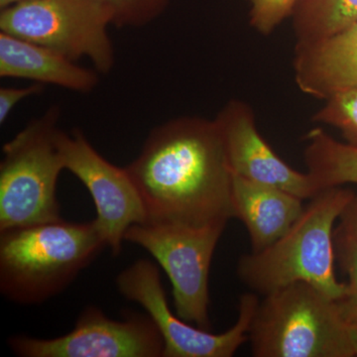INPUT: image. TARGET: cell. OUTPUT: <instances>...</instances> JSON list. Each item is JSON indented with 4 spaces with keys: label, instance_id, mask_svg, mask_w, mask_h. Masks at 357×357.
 <instances>
[{
    "label": "cell",
    "instance_id": "9a60e30c",
    "mask_svg": "<svg viewBox=\"0 0 357 357\" xmlns=\"http://www.w3.org/2000/svg\"><path fill=\"white\" fill-rule=\"evenodd\" d=\"M305 140V164L319 192L357 185V146L340 142L319 128L310 130Z\"/></svg>",
    "mask_w": 357,
    "mask_h": 357
},
{
    "label": "cell",
    "instance_id": "30bf717a",
    "mask_svg": "<svg viewBox=\"0 0 357 357\" xmlns=\"http://www.w3.org/2000/svg\"><path fill=\"white\" fill-rule=\"evenodd\" d=\"M58 147L65 170L88 189L96 210V227L112 250L119 255L131 225L145 222L144 206L126 168L110 163L89 143L83 131L58 133Z\"/></svg>",
    "mask_w": 357,
    "mask_h": 357
},
{
    "label": "cell",
    "instance_id": "52a82bcc",
    "mask_svg": "<svg viewBox=\"0 0 357 357\" xmlns=\"http://www.w3.org/2000/svg\"><path fill=\"white\" fill-rule=\"evenodd\" d=\"M225 227L143 222L131 225L126 234V241L145 249L166 272L178 318L206 331L211 328V260Z\"/></svg>",
    "mask_w": 357,
    "mask_h": 357
},
{
    "label": "cell",
    "instance_id": "7402d4cb",
    "mask_svg": "<svg viewBox=\"0 0 357 357\" xmlns=\"http://www.w3.org/2000/svg\"><path fill=\"white\" fill-rule=\"evenodd\" d=\"M338 227L357 241V195L354 194L340 213Z\"/></svg>",
    "mask_w": 357,
    "mask_h": 357
},
{
    "label": "cell",
    "instance_id": "7a4b0ae2",
    "mask_svg": "<svg viewBox=\"0 0 357 357\" xmlns=\"http://www.w3.org/2000/svg\"><path fill=\"white\" fill-rule=\"evenodd\" d=\"M354 196L344 187L319 192L278 241L239 258L236 271L241 281L262 297L306 282L333 299H342L347 283H340L335 276L333 225Z\"/></svg>",
    "mask_w": 357,
    "mask_h": 357
},
{
    "label": "cell",
    "instance_id": "4fadbf2b",
    "mask_svg": "<svg viewBox=\"0 0 357 357\" xmlns=\"http://www.w3.org/2000/svg\"><path fill=\"white\" fill-rule=\"evenodd\" d=\"M304 201L274 185L232 177L234 215L248 230L250 252L264 250L285 234L304 211Z\"/></svg>",
    "mask_w": 357,
    "mask_h": 357
},
{
    "label": "cell",
    "instance_id": "9c48e42d",
    "mask_svg": "<svg viewBox=\"0 0 357 357\" xmlns=\"http://www.w3.org/2000/svg\"><path fill=\"white\" fill-rule=\"evenodd\" d=\"M7 344L20 357H163L164 351L163 337L147 314L114 319L96 306L84 307L67 335H13Z\"/></svg>",
    "mask_w": 357,
    "mask_h": 357
},
{
    "label": "cell",
    "instance_id": "8992f818",
    "mask_svg": "<svg viewBox=\"0 0 357 357\" xmlns=\"http://www.w3.org/2000/svg\"><path fill=\"white\" fill-rule=\"evenodd\" d=\"M112 20L100 0H30L0 11V32L39 44L77 62L91 61L109 75L115 54Z\"/></svg>",
    "mask_w": 357,
    "mask_h": 357
},
{
    "label": "cell",
    "instance_id": "7c38bea8",
    "mask_svg": "<svg viewBox=\"0 0 357 357\" xmlns=\"http://www.w3.org/2000/svg\"><path fill=\"white\" fill-rule=\"evenodd\" d=\"M293 70L300 91L318 100L357 88V21L330 38L295 47Z\"/></svg>",
    "mask_w": 357,
    "mask_h": 357
},
{
    "label": "cell",
    "instance_id": "e0dca14e",
    "mask_svg": "<svg viewBox=\"0 0 357 357\" xmlns=\"http://www.w3.org/2000/svg\"><path fill=\"white\" fill-rule=\"evenodd\" d=\"M312 115V121L337 128L349 144L357 146V88L337 91Z\"/></svg>",
    "mask_w": 357,
    "mask_h": 357
},
{
    "label": "cell",
    "instance_id": "2e32d148",
    "mask_svg": "<svg viewBox=\"0 0 357 357\" xmlns=\"http://www.w3.org/2000/svg\"><path fill=\"white\" fill-rule=\"evenodd\" d=\"M295 47L318 43L357 21V0H299L291 16Z\"/></svg>",
    "mask_w": 357,
    "mask_h": 357
},
{
    "label": "cell",
    "instance_id": "d6986e66",
    "mask_svg": "<svg viewBox=\"0 0 357 357\" xmlns=\"http://www.w3.org/2000/svg\"><path fill=\"white\" fill-rule=\"evenodd\" d=\"M117 28H142L154 22L171 0H100Z\"/></svg>",
    "mask_w": 357,
    "mask_h": 357
},
{
    "label": "cell",
    "instance_id": "5b68a950",
    "mask_svg": "<svg viewBox=\"0 0 357 357\" xmlns=\"http://www.w3.org/2000/svg\"><path fill=\"white\" fill-rule=\"evenodd\" d=\"M61 109L53 105L2 148L0 232L62 220L58 178L65 170L58 147Z\"/></svg>",
    "mask_w": 357,
    "mask_h": 357
},
{
    "label": "cell",
    "instance_id": "ac0fdd59",
    "mask_svg": "<svg viewBox=\"0 0 357 357\" xmlns=\"http://www.w3.org/2000/svg\"><path fill=\"white\" fill-rule=\"evenodd\" d=\"M335 237V258L349 276L347 293L337 300L342 316L351 326H357V241L337 227Z\"/></svg>",
    "mask_w": 357,
    "mask_h": 357
},
{
    "label": "cell",
    "instance_id": "ffe728a7",
    "mask_svg": "<svg viewBox=\"0 0 357 357\" xmlns=\"http://www.w3.org/2000/svg\"><path fill=\"white\" fill-rule=\"evenodd\" d=\"M250 4L249 24L259 33L268 36L275 31L284 20L291 17L299 0H248Z\"/></svg>",
    "mask_w": 357,
    "mask_h": 357
},
{
    "label": "cell",
    "instance_id": "3957f363",
    "mask_svg": "<svg viewBox=\"0 0 357 357\" xmlns=\"http://www.w3.org/2000/svg\"><path fill=\"white\" fill-rule=\"evenodd\" d=\"M107 248L95 220H57L0 232V292L38 305L62 293Z\"/></svg>",
    "mask_w": 357,
    "mask_h": 357
},
{
    "label": "cell",
    "instance_id": "cb8c5ba5",
    "mask_svg": "<svg viewBox=\"0 0 357 357\" xmlns=\"http://www.w3.org/2000/svg\"><path fill=\"white\" fill-rule=\"evenodd\" d=\"M352 337H354V347L357 354V326H352Z\"/></svg>",
    "mask_w": 357,
    "mask_h": 357
},
{
    "label": "cell",
    "instance_id": "44dd1931",
    "mask_svg": "<svg viewBox=\"0 0 357 357\" xmlns=\"http://www.w3.org/2000/svg\"><path fill=\"white\" fill-rule=\"evenodd\" d=\"M44 86L40 84H32L24 88L0 89V123H6L7 119L13 110L25 98L37 96L43 91Z\"/></svg>",
    "mask_w": 357,
    "mask_h": 357
},
{
    "label": "cell",
    "instance_id": "5bb4252c",
    "mask_svg": "<svg viewBox=\"0 0 357 357\" xmlns=\"http://www.w3.org/2000/svg\"><path fill=\"white\" fill-rule=\"evenodd\" d=\"M0 77L51 84L79 93H91L100 83L96 70L4 32H0Z\"/></svg>",
    "mask_w": 357,
    "mask_h": 357
},
{
    "label": "cell",
    "instance_id": "ba28073f",
    "mask_svg": "<svg viewBox=\"0 0 357 357\" xmlns=\"http://www.w3.org/2000/svg\"><path fill=\"white\" fill-rule=\"evenodd\" d=\"M119 293L139 304L152 319L164 340L163 357H231L248 342L249 326L259 296L243 294L239 299L238 319L227 332L210 333L175 316L167 302L158 267L147 259L129 265L116 277Z\"/></svg>",
    "mask_w": 357,
    "mask_h": 357
},
{
    "label": "cell",
    "instance_id": "277c9868",
    "mask_svg": "<svg viewBox=\"0 0 357 357\" xmlns=\"http://www.w3.org/2000/svg\"><path fill=\"white\" fill-rule=\"evenodd\" d=\"M256 357L357 356L337 301L306 282L263 296L249 326Z\"/></svg>",
    "mask_w": 357,
    "mask_h": 357
},
{
    "label": "cell",
    "instance_id": "603a6c76",
    "mask_svg": "<svg viewBox=\"0 0 357 357\" xmlns=\"http://www.w3.org/2000/svg\"><path fill=\"white\" fill-rule=\"evenodd\" d=\"M25 1H30V0H0V9L15 6V4L22 3V2Z\"/></svg>",
    "mask_w": 357,
    "mask_h": 357
},
{
    "label": "cell",
    "instance_id": "8fae6325",
    "mask_svg": "<svg viewBox=\"0 0 357 357\" xmlns=\"http://www.w3.org/2000/svg\"><path fill=\"white\" fill-rule=\"evenodd\" d=\"M215 121L232 174L280 188L303 199H311L319 194L311 175L289 166L262 137L256 126L255 112L248 103L230 100Z\"/></svg>",
    "mask_w": 357,
    "mask_h": 357
},
{
    "label": "cell",
    "instance_id": "6da1fadb",
    "mask_svg": "<svg viewBox=\"0 0 357 357\" xmlns=\"http://www.w3.org/2000/svg\"><path fill=\"white\" fill-rule=\"evenodd\" d=\"M126 168L145 222L227 227L234 218V174L215 119L181 116L160 124Z\"/></svg>",
    "mask_w": 357,
    "mask_h": 357
}]
</instances>
